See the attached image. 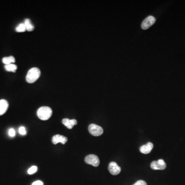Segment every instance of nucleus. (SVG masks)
I'll list each match as a JSON object with an SVG mask.
<instances>
[{"label":"nucleus","mask_w":185,"mask_h":185,"mask_svg":"<svg viewBox=\"0 0 185 185\" xmlns=\"http://www.w3.org/2000/svg\"><path fill=\"white\" fill-rule=\"evenodd\" d=\"M41 75V71L37 67H33L28 72L26 77V81L29 83H32L38 79Z\"/></svg>","instance_id":"obj_1"},{"label":"nucleus","mask_w":185,"mask_h":185,"mask_svg":"<svg viewBox=\"0 0 185 185\" xmlns=\"http://www.w3.org/2000/svg\"><path fill=\"white\" fill-rule=\"evenodd\" d=\"M37 114L39 119L42 120H47L52 115V110L48 107H42L38 110Z\"/></svg>","instance_id":"obj_2"},{"label":"nucleus","mask_w":185,"mask_h":185,"mask_svg":"<svg viewBox=\"0 0 185 185\" xmlns=\"http://www.w3.org/2000/svg\"><path fill=\"white\" fill-rule=\"evenodd\" d=\"M88 130L90 133L93 136H100L103 133V128L100 126L95 124H90L89 126Z\"/></svg>","instance_id":"obj_3"},{"label":"nucleus","mask_w":185,"mask_h":185,"mask_svg":"<svg viewBox=\"0 0 185 185\" xmlns=\"http://www.w3.org/2000/svg\"><path fill=\"white\" fill-rule=\"evenodd\" d=\"M85 162L89 165H91L94 167H97L99 166L100 161L98 156L96 155L90 154L86 156L85 158Z\"/></svg>","instance_id":"obj_4"},{"label":"nucleus","mask_w":185,"mask_h":185,"mask_svg":"<svg viewBox=\"0 0 185 185\" xmlns=\"http://www.w3.org/2000/svg\"><path fill=\"white\" fill-rule=\"evenodd\" d=\"M166 167V164L162 159H159L158 161H153L151 164V168L153 170H165Z\"/></svg>","instance_id":"obj_5"},{"label":"nucleus","mask_w":185,"mask_h":185,"mask_svg":"<svg viewBox=\"0 0 185 185\" xmlns=\"http://www.w3.org/2000/svg\"><path fill=\"white\" fill-rule=\"evenodd\" d=\"M156 21V19L152 15H150L142 21L141 26L142 29H147L152 26Z\"/></svg>","instance_id":"obj_6"},{"label":"nucleus","mask_w":185,"mask_h":185,"mask_svg":"<svg viewBox=\"0 0 185 185\" xmlns=\"http://www.w3.org/2000/svg\"><path fill=\"white\" fill-rule=\"evenodd\" d=\"M108 170L111 174L117 175L120 173L121 168L116 162H112L109 164Z\"/></svg>","instance_id":"obj_7"},{"label":"nucleus","mask_w":185,"mask_h":185,"mask_svg":"<svg viewBox=\"0 0 185 185\" xmlns=\"http://www.w3.org/2000/svg\"><path fill=\"white\" fill-rule=\"evenodd\" d=\"M67 138L65 136L61 135H56L53 136L52 138V142L55 145L58 144V143H61L63 145H64L66 142H67Z\"/></svg>","instance_id":"obj_8"},{"label":"nucleus","mask_w":185,"mask_h":185,"mask_svg":"<svg viewBox=\"0 0 185 185\" xmlns=\"http://www.w3.org/2000/svg\"><path fill=\"white\" fill-rule=\"evenodd\" d=\"M153 148V144L152 142H148L145 145H143L140 148V151L141 153L148 154L151 152Z\"/></svg>","instance_id":"obj_9"},{"label":"nucleus","mask_w":185,"mask_h":185,"mask_svg":"<svg viewBox=\"0 0 185 185\" xmlns=\"http://www.w3.org/2000/svg\"><path fill=\"white\" fill-rule=\"evenodd\" d=\"M62 124L69 129H72L74 125L77 124V121L76 120H69L68 118H64L62 120Z\"/></svg>","instance_id":"obj_10"},{"label":"nucleus","mask_w":185,"mask_h":185,"mask_svg":"<svg viewBox=\"0 0 185 185\" xmlns=\"http://www.w3.org/2000/svg\"><path fill=\"white\" fill-rule=\"evenodd\" d=\"M8 103L5 99L0 100V115H2L6 113L8 108Z\"/></svg>","instance_id":"obj_11"},{"label":"nucleus","mask_w":185,"mask_h":185,"mask_svg":"<svg viewBox=\"0 0 185 185\" xmlns=\"http://www.w3.org/2000/svg\"><path fill=\"white\" fill-rule=\"evenodd\" d=\"M24 24L27 31H28V32H32V31H34L35 27H34V25L32 24L31 20H29V19H26V20H25Z\"/></svg>","instance_id":"obj_12"},{"label":"nucleus","mask_w":185,"mask_h":185,"mask_svg":"<svg viewBox=\"0 0 185 185\" xmlns=\"http://www.w3.org/2000/svg\"><path fill=\"white\" fill-rule=\"evenodd\" d=\"M2 61L5 65H8V64H12L15 62V59L13 56L4 57L2 59Z\"/></svg>","instance_id":"obj_13"},{"label":"nucleus","mask_w":185,"mask_h":185,"mask_svg":"<svg viewBox=\"0 0 185 185\" xmlns=\"http://www.w3.org/2000/svg\"><path fill=\"white\" fill-rule=\"evenodd\" d=\"M5 69L8 72H15L17 70V66L14 64L5 65Z\"/></svg>","instance_id":"obj_14"},{"label":"nucleus","mask_w":185,"mask_h":185,"mask_svg":"<svg viewBox=\"0 0 185 185\" xmlns=\"http://www.w3.org/2000/svg\"><path fill=\"white\" fill-rule=\"evenodd\" d=\"M15 31L17 32H23L26 31V27L24 23H21L17 26L15 28Z\"/></svg>","instance_id":"obj_15"},{"label":"nucleus","mask_w":185,"mask_h":185,"mask_svg":"<svg viewBox=\"0 0 185 185\" xmlns=\"http://www.w3.org/2000/svg\"><path fill=\"white\" fill-rule=\"evenodd\" d=\"M37 170H38V168H37V166H34L31 167V168L28 170L27 172L29 174H33L36 173V172L37 171Z\"/></svg>","instance_id":"obj_16"},{"label":"nucleus","mask_w":185,"mask_h":185,"mask_svg":"<svg viewBox=\"0 0 185 185\" xmlns=\"http://www.w3.org/2000/svg\"><path fill=\"white\" fill-rule=\"evenodd\" d=\"M19 132L20 133V134L22 135H25L26 134V130H25V128L24 127H20L19 129Z\"/></svg>","instance_id":"obj_17"},{"label":"nucleus","mask_w":185,"mask_h":185,"mask_svg":"<svg viewBox=\"0 0 185 185\" xmlns=\"http://www.w3.org/2000/svg\"><path fill=\"white\" fill-rule=\"evenodd\" d=\"M8 135L9 136H11V137H14L15 135V130H14L13 128H11L9 129L8 131Z\"/></svg>","instance_id":"obj_18"},{"label":"nucleus","mask_w":185,"mask_h":185,"mask_svg":"<svg viewBox=\"0 0 185 185\" xmlns=\"http://www.w3.org/2000/svg\"><path fill=\"white\" fill-rule=\"evenodd\" d=\"M133 185H147V184L145 181H142V180H139V181H138L137 182L135 183Z\"/></svg>","instance_id":"obj_19"},{"label":"nucleus","mask_w":185,"mask_h":185,"mask_svg":"<svg viewBox=\"0 0 185 185\" xmlns=\"http://www.w3.org/2000/svg\"><path fill=\"white\" fill-rule=\"evenodd\" d=\"M32 185H43V183L41 181H37L33 183Z\"/></svg>","instance_id":"obj_20"}]
</instances>
